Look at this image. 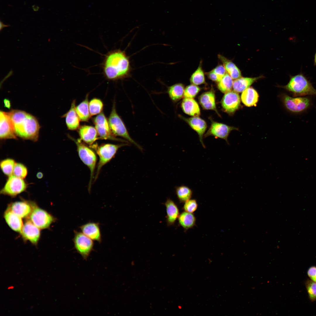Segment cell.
<instances>
[{
    "mask_svg": "<svg viewBox=\"0 0 316 316\" xmlns=\"http://www.w3.org/2000/svg\"><path fill=\"white\" fill-rule=\"evenodd\" d=\"M8 113L17 136L23 139L37 140L40 127L35 117L20 110H12Z\"/></svg>",
    "mask_w": 316,
    "mask_h": 316,
    "instance_id": "6da1fadb",
    "label": "cell"
},
{
    "mask_svg": "<svg viewBox=\"0 0 316 316\" xmlns=\"http://www.w3.org/2000/svg\"><path fill=\"white\" fill-rule=\"evenodd\" d=\"M106 77L115 80L124 77L129 70V59L125 53L120 50L110 52L106 56L103 65Z\"/></svg>",
    "mask_w": 316,
    "mask_h": 316,
    "instance_id": "7a4b0ae2",
    "label": "cell"
},
{
    "mask_svg": "<svg viewBox=\"0 0 316 316\" xmlns=\"http://www.w3.org/2000/svg\"><path fill=\"white\" fill-rule=\"evenodd\" d=\"M284 87L295 97L316 96V89L301 73L291 76L288 84Z\"/></svg>",
    "mask_w": 316,
    "mask_h": 316,
    "instance_id": "3957f363",
    "label": "cell"
},
{
    "mask_svg": "<svg viewBox=\"0 0 316 316\" xmlns=\"http://www.w3.org/2000/svg\"><path fill=\"white\" fill-rule=\"evenodd\" d=\"M128 145L127 142H125L119 144H104L99 146L96 144L90 145V147L95 151L99 158L95 181L97 178L102 167L112 159L119 149Z\"/></svg>",
    "mask_w": 316,
    "mask_h": 316,
    "instance_id": "277c9868",
    "label": "cell"
},
{
    "mask_svg": "<svg viewBox=\"0 0 316 316\" xmlns=\"http://www.w3.org/2000/svg\"><path fill=\"white\" fill-rule=\"evenodd\" d=\"M111 131L115 136H118L126 139L134 145L141 151L142 147L130 136L122 120L117 113L114 102L110 115L108 119Z\"/></svg>",
    "mask_w": 316,
    "mask_h": 316,
    "instance_id": "5b68a950",
    "label": "cell"
},
{
    "mask_svg": "<svg viewBox=\"0 0 316 316\" xmlns=\"http://www.w3.org/2000/svg\"><path fill=\"white\" fill-rule=\"evenodd\" d=\"M69 138L75 143L80 159L88 167L90 171V178L88 187V190L90 191L97 160L96 155L94 151L83 143L80 139H75L70 136Z\"/></svg>",
    "mask_w": 316,
    "mask_h": 316,
    "instance_id": "8992f818",
    "label": "cell"
},
{
    "mask_svg": "<svg viewBox=\"0 0 316 316\" xmlns=\"http://www.w3.org/2000/svg\"><path fill=\"white\" fill-rule=\"evenodd\" d=\"M99 137L100 139L127 142L126 140L116 138L112 133L108 120L102 111L93 118Z\"/></svg>",
    "mask_w": 316,
    "mask_h": 316,
    "instance_id": "52a82bcc",
    "label": "cell"
},
{
    "mask_svg": "<svg viewBox=\"0 0 316 316\" xmlns=\"http://www.w3.org/2000/svg\"><path fill=\"white\" fill-rule=\"evenodd\" d=\"M73 239L75 248L85 260H87L93 250L94 245L92 240L82 232L74 231Z\"/></svg>",
    "mask_w": 316,
    "mask_h": 316,
    "instance_id": "ba28073f",
    "label": "cell"
},
{
    "mask_svg": "<svg viewBox=\"0 0 316 316\" xmlns=\"http://www.w3.org/2000/svg\"><path fill=\"white\" fill-rule=\"evenodd\" d=\"M27 184L23 179L13 175L8 177L4 187L1 190V194L14 197L24 191Z\"/></svg>",
    "mask_w": 316,
    "mask_h": 316,
    "instance_id": "9c48e42d",
    "label": "cell"
},
{
    "mask_svg": "<svg viewBox=\"0 0 316 316\" xmlns=\"http://www.w3.org/2000/svg\"><path fill=\"white\" fill-rule=\"evenodd\" d=\"M283 102L286 108L290 111L298 113L302 112L310 107L311 101L306 97H294L285 95L283 96Z\"/></svg>",
    "mask_w": 316,
    "mask_h": 316,
    "instance_id": "30bf717a",
    "label": "cell"
},
{
    "mask_svg": "<svg viewBox=\"0 0 316 316\" xmlns=\"http://www.w3.org/2000/svg\"><path fill=\"white\" fill-rule=\"evenodd\" d=\"M29 217L31 221L40 229L48 228L54 220L51 214L36 206Z\"/></svg>",
    "mask_w": 316,
    "mask_h": 316,
    "instance_id": "8fae6325",
    "label": "cell"
},
{
    "mask_svg": "<svg viewBox=\"0 0 316 316\" xmlns=\"http://www.w3.org/2000/svg\"><path fill=\"white\" fill-rule=\"evenodd\" d=\"M13 125L8 112H0V137L1 139H16Z\"/></svg>",
    "mask_w": 316,
    "mask_h": 316,
    "instance_id": "7c38bea8",
    "label": "cell"
},
{
    "mask_svg": "<svg viewBox=\"0 0 316 316\" xmlns=\"http://www.w3.org/2000/svg\"><path fill=\"white\" fill-rule=\"evenodd\" d=\"M237 129L235 127L213 121L209 130L205 135V137L213 136L224 140L229 144L227 138L230 133L233 130Z\"/></svg>",
    "mask_w": 316,
    "mask_h": 316,
    "instance_id": "4fadbf2b",
    "label": "cell"
},
{
    "mask_svg": "<svg viewBox=\"0 0 316 316\" xmlns=\"http://www.w3.org/2000/svg\"><path fill=\"white\" fill-rule=\"evenodd\" d=\"M221 104L225 112L229 114L233 113L238 109L240 104V97L238 92L231 90L225 93Z\"/></svg>",
    "mask_w": 316,
    "mask_h": 316,
    "instance_id": "5bb4252c",
    "label": "cell"
},
{
    "mask_svg": "<svg viewBox=\"0 0 316 316\" xmlns=\"http://www.w3.org/2000/svg\"><path fill=\"white\" fill-rule=\"evenodd\" d=\"M40 229L35 225L30 219L27 220L23 224L20 233L23 238L36 245L39 240Z\"/></svg>",
    "mask_w": 316,
    "mask_h": 316,
    "instance_id": "9a60e30c",
    "label": "cell"
},
{
    "mask_svg": "<svg viewBox=\"0 0 316 316\" xmlns=\"http://www.w3.org/2000/svg\"><path fill=\"white\" fill-rule=\"evenodd\" d=\"M36 206L34 203L30 202L20 201L12 203L8 207L22 218L30 217Z\"/></svg>",
    "mask_w": 316,
    "mask_h": 316,
    "instance_id": "2e32d148",
    "label": "cell"
},
{
    "mask_svg": "<svg viewBox=\"0 0 316 316\" xmlns=\"http://www.w3.org/2000/svg\"><path fill=\"white\" fill-rule=\"evenodd\" d=\"M180 117L197 133L200 141L203 147L205 148V147L203 141V138L207 128V125L205 121L198 116L186 118L180 116Z\"/></svg>",
    "mask_w": 316,
    "mask_h": 316,
    "instance_id": "e0dca14e",
    "label": "cell"
},
{
    "mask_svg": "<svg viewBox=\"0 0 316 316\" xmlns=\"http://www.w3.org/2000/svg\"><path fill=\"white\" fill-rule=\"evenodd\" d=\"M78 132L80 140L90 145L99 138L96 128L92 126L84 125L80 126Z\"/></svg>",
    "mask_w": 316,
    "mask_h": 316,
    "instance_id": "ac0fdd59",
    "label": "cell"
},
{
    "mask_svg": "<svg viewBox=\"0 0 316 316\" xmlns=\"http://www.w3.org/2000/svg\"><path fill=\"white\" fill-rule=\"evenodd\" d=\"M82 232L87 237L99 243L102 241V236L99 223L89 222L80 227Z\"/></svg>",
    "mask_w": 316,
    "mask_h": 316,
    "instance_id": "d6986e66",
    "label": "cell"
},
{
    "mask_svg": "<svg viewBox=\"0 0 316 316\" xmlns=\"http://www.w3.org/2000/svg\"><path fill=\"white\" fill-rule=\"evenodd\" d=\"M76 101H72L70 108L66 113L63 116L65 117L66 123L68 129L74 130L80 127V121L75 110Z\"/></svg>",
    "mask_w": 316,
    "mask_h": 316,
    "instance_id": "ffe728a7",
    "label": "cell"
},
{
    "mask_svg": "<svg viewBox=\"0 0 316 316\" xmlns=\"http://www.w3.org/2000/svg\"><path fill=\"white\" fill-rule=\"evenodd\" d=\"M4 217L12 229L21 233L23 225L21 218L14 213L8 207L4 212Z\"/></svg>",
    "mask_w": 316,
    "mask_h": 316,
    "instance_id": "44dd1931",
    "label": "cell"
},
{
    "mask_svg": "<svg viewBox=\"0 0 316 316\" xmlns=\"http://www.w3.org/2000/svg\"><path fill=\"white\" fill-rule=\"evenodd\" d=\"M199 100L204 109L214 110L219 115L216 108L215 95L213 89L202 93L199 97Z\"/></svg>",
    "mask_w": 316,
    "mask_h": 316,
    "instance_id": "7402d4cb",
    "label": "cell"
},
{
    "mask_svg": "<svg viewBox=\"0 0 316 316\" xmlns=\"http://www.w3.org/2000/svg\"><path fill=\"white\" fill-rule=\"evenodd\" d=\"M181 108L186 114L193 116L200 115V110L197 102L193 98H184L181 104Z\"/></svg>",
    "mask_w": 316,
    "mask_h": 316,
    "instance_id": "603a6c76",
    "label": "cell"
},
{
    "mask_svg": "<svg viewBox=\"0 0 316 316\" xmlns=\"http://www.w3.org/2000/svg\"><path fill=\"white\" fill-rule=\"evenodd\" d=\"M166 208V221L169 225L174 224L179 215L178 208L175 203L170 199L165 203Z\"/></svg>",
    "mask_w": 316,
    "mask_h": 316,
    "instance_id": "cb8c5ba5",
    "label": "cell"
},
{
    "mask_svg": "<svg viewBox=\"0 0 316 316\" xmlns=\"http://www.w3.org/2000/svg\"><path fill=\"white\" fill-rule=\"evenodd\" d=\"M258 98V93L252 87H249L246 89L242 92L241 96L243 103L248 107L256 105Z\"/></svg>",
    "mask_w": 316,
    "mask_h": 316,
    "instance_id": "d4e9b609",
    "label": "cell"
},
{
    "mask_svg": "<svg viewBox=\"0 0 316 316\" xmlns=\"http://www.w3.org/2000/svg\"><path fill=\"white\" fill-rule=\"evenodd\" d=\"M262 76L255 78L240 77L235 79L233 82V87L234 91L237 92H241L251 85Z\"/></svg>",
    "mask_w": 316,
    "mask_h": 316,
    "instance_id": "484cf974",
    "label": "cell"
},
{
    "mask_svg": "<svg viewBox=\"0 0 316 316\" xmlns=\"http://www.w3.org/2000/svg\"><path fill=\"white\" fill-rule=\"evenodd\" d=\"M178 223L186 231L195 225L196 219L193 213L184 211L179 214L178 218Z\"/></svg>",
    "mask_w": 316,
    "mask_h": 316,
    "instance_id": "4316f807",
    "label": "cell"
},
{
    "mask_svg": "<svg viewBox=\"0 0 316 316\" xmlns=\"http://www.w3.org/2000/svg\"><path fill=\"white\" fill-rule=\"evenodd\" d=\"M218 57L223 63L226 72L232 79H236L241 77V71L234 63L221 55H218Z\"/></svg>",
    "mask_w": 316,
    "mask_h": 316,
    "instance_id": "83f0119b",
    "label": "cell"
},
{
    "mask_svg": "<svg viewBox=\"0 0 316 316\" xmlns=\"http://www.w3.org/2000/svg\"><path fill=\"white\" fill-rule=\"evenodd\" d=\"M88 94L85 99L77 106H76L75 110L80 121L87 122L91 116L89 107Z\"/></svg>",
    "mask_w": 316,
    "mask_h": 316,
    "instance_id": "f1b7e54d",
    "label": "cell"
},
{
    "mask_svg": "<svg viewBox=\"0 0 316 316\" xmlns=\"http://www.w3.org/2000/svg\"><path fill=\"white\" fill-rule=\"evenodd\" d=\"M184 90L183 84L178 83L169 87L167 92L171 100L174 102H176L183 96Z\"/></svg>",
    "mask_w": 316,
    "mask_h": 316,
    "instance_id": "f546056e",
    "label": "cell"
},
{
    "mask_svg": "<svg viewBox=\"0 0 316 316\" xmlns=\"http://www.w3.org/2000/svg\"><path fill=\"white\" fill-rule=\"evenodd\" d=\"M176 193L181 203H185L191 198L193 193L192 190L188 186L182 185L176 187Z\"/></svg>",
    "mask_w": 316,
    "mask_h": 316,
    "instance_id": "4dcf8cb0",
    "label": "cell"
},
{
    "mask_svg": "<svg viewBox=\"0 0 316 316\" xmlns=\"http://www.w3.org/2000/svg\"><path fill=\"white\" fill-rule=\"evenodd\" d=\"M232 78L226 73L217 84L218 89L222 93H226L231 91L233 86Z\"/></svg>",
    "mask_w": 316,
    "mask_h": 316,
    "instance_id": "1f68e13d",
    "label": "cell"
},
{
    "mask_svg": "<svg viewBox=\"0 0 316 316\" xmlns=\"http://www.w3.org/2000/svg\"><path fill=\"white\" fill-rule=\"evenodd\" d=\"M202 63L201 61L197 69L190 77V81L192 84L197 85L205 83V75L202 68Z\"/></svg>",
    "mask_w": 316,
    "mask_h": 316,
    "instance_id": "d6a6232c",
    "label": "cell"
},
{
    "mask_svg": "<svg viewBox=\"0 0 316 316\" xmlns=\"http://www.w3.org/2000/svg\"><path fill=\"white\" fill-rule=\"evenodd\" d=\"M103 104L99 99L94 98L92 99L89 103L90 112L91 116L97 115L100 113L102 111Z\"/></svg>",
    "mask_w": 316,
    "mask_h": 316,
    "instance_id": "836d02e7",
    "label": "cell"
},
{
    "mask_svg": "<svg viewBox=\"0 0 316 316\" xmlns=\"http://www.w3.org/2000/svg\"><path fill=\"white\" fill-rule=\"evenodd\" d=\"M16 163L14 160L10 158H7L1 161L0 167L3 173L8 177L13 175Z\"/></svg>",
    "mask_w": 316,
    "mask_h": 316,
    "instance_id": "e575fe53",
    "label": "cell"
},
{
    "mask_svg": "<svg viewBox=\"0 0 316 316\" xmlns=\"http://www.w3.org/2000/svg\"><path fill=\"white\" fill-rule=\"evenodd\" d=\"M305 286L310 300L312 302L316 300V282L307 279L305 283Z\"/></svg>",
    "mask_w": 316,
    "mask_h": 316,
    "instance_id": "d590c367",
    "label": "cell"
},
{
    "mask_svg": "<svg viewBox=\"0 0 316 316\" xmlns=\"http://www.w3.org/2000/svg\"><path fill=\"white\" fill-rule=\"evenodd\" d=\"M28 169L23 164L16 163L14 166L13 175L18 177L24 179L28 174Z\"/></svg>",
    "mask_w": 316,
    "mask_h": 316,
    "instance_id": "8d00e7d4",
    "label": "cell"
},
{
    "mask_svg": "<svg viewBox=\"0 0 316 316\" xmlns=\"http://www.w3.org/2000/svg\"><path fill=\"white\" fill-rule=\"evenodd\" d=\"M200 90V87L196 85L191 84L185 88L184 96V98H193Z\"/></svg>",
    "mask_w": 316,
    "mask_h": 316,
    "instance_id": "74e56055",
    "label": "cell"
},
{
    "mask_svg": "<svg viewBox=\"0 0 316 316\" xmlns=\"http://www.w3.org/2000/svg\"><path fill=\"white\" fill-rule=\"evenodd\" d=\"M198 204L195 199H190L185 202L183 207L184 211L193 213L197 209Z\"/></svg>",
    "mask_w": 316,
    "mask_h": 316,
    "instance_id": "f35d334b",
    "label": "cell"
},
{
    "mask_svg": "<svg viewBox=\"0 0 316 316\" xmlns=\"http://www.w3.org/2000/svg\"><path fill=\"white\" fill-rule=\"evenodd\" d=\"M212 70L217 75L219 82L226 73L225 68L222 65H218Z\"/></svg>",
    "mask_w": 316,
    "mask_h": 316,
    "instance_id": "ab89813d",
    "label": "cell"
},
{
    "mask_svg": "<svg viewBox=\"0 0 316 316\" xmlns=\"http://www.w3.org/2000/svg\"><path fill=\"white\" fill-rule=\"evenodd\" d=\"M307 273L310 279L316 282V267L315 266L310 267L308 269Z\"/></svg>",
    "mask_w": 316,
    "mask_h": 316,
    "instance_id": "60d3db41",
    "label": "cell"
},
{
    "mask_svg": "<svg viewBox=\"0 0 316 316\" xmlns=\"http://www.w3.org/2000/svg\"><path fill=\"white\" fill-rule=\"evenodd\" d=\"M208 77L211 80L218 82L219 80L216 74L212 70L206 73Z\"/></svg>",
    "mask_w": 316,
    "mask_h": 316,
    "instance_id": "b9f144b4",
    "label": "cell"
},
{
    "mask_svg": "<svg viewBox=\"0 0 316 316\" xmlns=\"http://www.w3.org/2000/svg\"><path fill=\"white\" fill-rule=\"evenodd\" d=\"M4 102L5 107L6 108L9 109L11 107V103L10 101L7 99H5Z\"/></svg>",
    "mask_w": 316,
    "mask_h": 316,
    "instance_id": "7bdbcfd3",
    "label": "cell"
},
{
    "mask_svg": "<svg viewBox=\"0 0 316 316\" xmlns=\"http://www.w3.org/2000/svg\"><path fill=\"white\" fill-rule=\"evenodd\" d=\"M9 26V25H5L1 21H0V31H1V30L3 28H4L6 27H8V26Z\"/></svg>",
    "mask_w": 316,
    "mask_h": 316,
    "instance_id": "ee69618b",
    "label": "cell"
},
{
    "mask_svg": "<svg viewBox=\"0 0 316 316\" xmlns=\"http://www.w3.org/2000/svg\"><path fill=\"white\" fill-rule=\"evenodd\" d=\"M43 176V174L40 172L38 173L37 174V177L39 179L42 178Z\"/></svg>",
    "mask_w": 316,
    "mask_h": 316,
    "instance_id": "f6af8a7d",
    "label": "cell"
},
{
    "mask_svg": "<svg viewBox=\"0 0 316 316\" xmlns=\"http://www.w3.org/2000/svg\"><path fill=\"white\" fill-rule=\"evenodd\" d=\"M314 64L316 66V52L315 54L314 59Z\"/></svg>",
    "mask_w": 316,
    "mask_h": 316,
    "instance_id": "bcb514c9",
    "label": "cell"
}]
</instances>
